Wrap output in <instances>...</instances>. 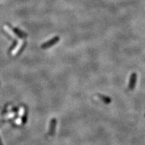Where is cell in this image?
I'll use <instances>...</instances> for the list:
<instances>
[]
</instances>
